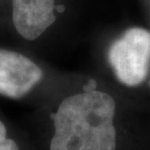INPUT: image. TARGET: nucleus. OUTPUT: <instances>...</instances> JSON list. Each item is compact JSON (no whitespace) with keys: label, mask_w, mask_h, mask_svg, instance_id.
I'll return each instance as SVG.
<instances>
[{"label":"nucleus","mask_w":150,"mask_h":150,"mask_svg":"<svg viewBox=\"0 0 150 150\" xmlns=\"http://www.w3.org/2000/svg\"><path fill=\"white\" fill-rule=\"evenodd\" d=\"M0 150H19V146L13 139L8 137L6 125L0 120Z\"/></svg>","instance_id":"obj_5"},{"label":"nucleus","mask_w":150,"mask_h":150,"mask_svg":"<svg viewBox=\"0 0 150 150\" xmlns=\"http://www.w3.org/2000/svg\"><path fill=\"white\" fill-rule=\"evenodd\" d=\"M116 101L107 92L85 91L66 97L52 116L49 150H116Z\"/></svg>","instance_id":"obj_1"},{"label":"nucleus","mask_w":150,"mask_h":150,"mask_svg":"<svg viewBox=\"0 0 150 150\" xmlns=\"http://www.w3.org/2000/svg\"><path fill=\"white\" fill-rule=\"evenodd\" d=\"M108 60L120 83L139 86L150 68V31L141 27L127 29L109 48Z\"/></svg>","instance_id":"obj_2"},{"label":"nucleus","mask_w":150,"mask_h":150,"mask_svg":"<svg viewBox=\"0 0 150 150\" xmlns=\"http://www.w3.org/2000/svg\"><path fill=\"white\" fill-rule=\"evenodd\" d=\"M43 71L27 56L0 48V96L21 99L42 80Z\"/></svg>","instance_id":"obj_3"},{"label":"nucleus","mask_w":150,"mask_h":150,"mask_svg":"<svg viewBox=\"0 0 150 150\" xmlns=\"http://www.w3.org/2000/svg\"><path fill=\"white\" fill-rule=\"evenodd\" d=\"M56 0H12V23L23 39L40 38L56 21Z\"/></svg>","instance_id":"obj_4"}]
</instances>
